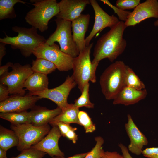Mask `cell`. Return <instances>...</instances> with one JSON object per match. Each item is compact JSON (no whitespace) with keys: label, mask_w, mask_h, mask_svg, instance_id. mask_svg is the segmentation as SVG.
Instances as JSON below:
<instances>
[{"label":"cell","mask_w":158,"mask_h":158,"mask_svg":"<svg viewBox=\"0 0 158 158\" xmlns=\"http://www.w3.org/2000/svg\"><path fill=\"white\" fill-rule=\"evenodd\" d=\"M32 54L36 58L44 59L52 62L59 71H66L73 68L74 58L61 51L55 43L49 45L44 43L35 49Z\"/></svg>","instance_id":"9c48e42d"},{"label":"cell","mask_w":158,"mask_h":158,"mask_svg":"<svg viewBox=\"0 0 158 158\" xmlns=\"http://www.w3.org/2000/svg\"><path fill=\"white\" fill-rule=\"evenodd\" d=\"M147 94L145 89L138 90L127 86L124 87L113 99L114 105L125 106L134 104L145 99Z\"/></svg>","instance_id":"ac0fdd59"},{"label":"cell","mask_w":158,"mask_h":158,"mask_svg":"<svg viewBox=\"0 0 158 158\" xmlns=\"http://www.w3.org/2000/svg\"><path fill=\"white\" fill-rule=\"evenodd\" d=\"M58 3L59 12L56 18L71 22L79 17L87 5L90 4L89 0H62Z\"/></svg>","instance_id":"2e32d148"},{"label":"cell","mask_w":158,"mask_h":158,"mask_svg":"<svg viewBox=\"0 0 158 158\" xmlns=\"http://www.w3.org/2000/svg\"><path fill=\"white\" fill-rule=\"evenodd\" d=\"M140 0H117L116 6L122 10L134 9L140 4Z\"/></svg>","instance_id":"4dcf8cb0"},{"label":"cell","mask_w":158,"mask_h":158,"mask_svg":"<svg viewBox=\"0 0 158 158\" xmlns=\"http://www.w3.org/2000/svg\"><path fill=\"white\" fill-rule=\"evenodd\" d=\"M127 117L128 122L125 125V128L130 141L128 149L132 153L139 155L142 154L143 147L147 145L148 140L137 127L131 116L128 114Z\"/></svg>","instance_id":"9a60e30c"},{"label":"cell","mask_w":158,"mask_h":158,"mask_svg":"<svg viewBox=\"0 0 158 158\" xmlns=\"http://www.w3.org/2000/svg\"><path fill=\"white\" fill-rule=\"evenodd\" d=\"M52 126H56L59 128L61 135L63 137L70 130H77V128L71 126L70 124H67L62 122H56L49 123Z\"/></svg>","instance_id":"d6a6232c"},{"label":"cell","mask_w":158,"mask_h":158,"mask_svg":"<svg viewBox=\"0 0 158 158\" xmlns=\"http://www.w3.org/2000/svg\"><path fill=\"white\" fill-rule=\"evenodd\" d=\"M31 111L19 112L1 113L0 117L8 121L11 124L17 125L31 123Z\"/></svg>","instance_id":"603a6c76"},{"label":"cell","mask_w":158,"mask_h":158,"mask_svg":"<svg viewBox=\"0 0 158 158\" xmlns=\"http://www.w3.org/2000/svg\"><path fill=\"white\" fill-rule=\"evenodd\" d=\"M93 44V43H90L74 58L72 76L81 92L89 81L92 83L96 81V71L99 63H92L90 60V54Z\"/></svg>","instance_id":"5b68a950"},{"label":"cell","mask_w":158,"mask_h":158,"mask_svg":"<svg viewBox=\"0 0 158 158\" xmlns=\"http://www.w3.org/2000/svg\"><path fill=\"white\" fill-rule=\"evenodd\" d=\"M9 90L5 85L0 84V102H2L8 99L10 96Z\"/></svg>","instance_id":"e575fe53"},{"label":"cell","mask_w":158,"mask_h":158,"mask_svg":"<svg viewBox=\"0 0 158 158\" xmlns=\"http://www.w3.org/2000/svg\"><path fill=\"white\" fill-rule=\"evenodd\" d=\"M124 158H133L130 155V154L127 153L124 156Z\"/></svg>","instance_id":"b9f144b4"},{"label":"cell","mask_w":158,"mask_h":158,"mask_svg":"<svg viewBox=\"0 0 158 158\" xmlns=\"http://www.w3.org/2000/svg\"><path fill=\"white\" fill-rule=\"evenodd\" d=\"M49 80L47 75L38 72H33L26 80L24 87L29 93L44 91L48 89Z\"/></svg>","instance_id":"ffe728a7"},{"label":"cell","mask_w":158,"mask_h":158,"mask_svg":"<svg viewBox=\"0 0 158 158\" xmlns=\"http://www.w3.org/2000/svg\"><path fill=\"white\" fill-rule=\"evenodd\" d=\"M31 68L34 72L46 75L51 73L57 69L55 65L50 61L42 58H36L32 62Z\"/></svg>","instance_id":"d4e9b609"},{"label":"cell","mask_w":158,"mask_h":158,"mask_svg":"<svg viewBox=\"0 0 158 158\" xmlns=\"http://www.w3.org/2000/svg\"><path fill=\"white\" fill-rule=\"evenodd\" d=\"M77 85L72 75H68L65 81L59 86L41 92L29 93L39 97L40 99H47L53 102L62 110L68 105V96L71 90Z\"/></svg>","instance_id":"30bf717a"},{"label":"cell","mask_w":158,"mask_h":158,"mask_svg":"<svg viewBox=\"0 0 158 158\" xmlns=\"http://www.w3.org/2000/svg\"><path fill=\"white\" fill-rule=\"evenodd\" d=\"M90 1L94 10L95 19L92 29L85 39L86 46L89 45L91 40L98 32L107 27L111 28L120 21L116 16L110 15L105 12L96 0Z\"/></svg>","instance_id":"8fae6325"},{"label":"cell","mask_w":158,"mask_h":158,"mask_svg":"<svg viewBox=\"0 0 158 158\" xmlns=\"http://www.w3.org/2000/svg\"><path fill=\"white\" fill-rule=\"evenodd\" d=\"M79 108L74 104H69L61 113L54 118L49 123L56 122H62L70 124L74 123L80 125L78 119Z\"/></svg>","instance_id":"44dd1931"},{"label":"cell","mask_w":158,"mask_h":158,"mask_svg":"<svg viewBox=\"0 0 158 158\" xmlns=\"http://www.w3.org/2000/svg\"><path fill=\"white\" fill-rule=\"evenodd\" d=\"M61 133L56 126H52L48 133L37 144L31 148L44 152L52 157H64V153L60 150L58 145Z\"/></svg>","instance_id":"5bb4252c"},{"label":"cell","mask_w":158,"mask_h":158,"mask_svg":"<svg viewBox=\"0 0 158 158\" xmlns=\"http://www.w3.org/2000/svg\"><path fill=\"white\" fill-rule=\"evenodd\" d=\"M46 154L44 152L30 148L22 150L17 156L11 158H42Z\"/></svg>","instance_id":"f546056e"},{"label":"cell","mask_w":158,"mask_h":158,"mask_svg":"<svg viewBox=\"0 0 158 158\" xmlns=\"http://www.w3.org/2000/svg\"><path fill=\"white\" fill-rule=\"evenodd\" d=\"M126 28L124 22L119 21L98 39L94 48L92 63H99L105 58L113 62L124 52L127 46L123 37Z\"/></svg>","instance_id":"6da1fadb"},{"label":"cell","mask_w":158,"mask_h":158,"mask_svg":"<svg viewBox=\"0 0 158 158\" xmlns=\"http://www.w3.org/2000/svg\"><path fill=\"white\" fill-rule=\"evenodd\" d=\"M10 128L19 138V143L17 148L20 151L30 148L38 143L51 129L48 124L41 126H36L32 123L11 124Z\"/></svg>","instance_id":"52a82bcc"},{"label":"cell","mask_w":158,"mask_h":158,"mask_svg":"<svg viewBox=\"0 0 158 158\" xmlns=\"http://www.w3.org/2000/svg\"><path fill=\"white\" fill-rule=\"evenodd\" d=\"M90 16L82 14L72 22V31L73 40L80 52L86 47L85 36L88 30Z\"/></svg>","instance_id":"e0dca14e"},{"label":"cell","mask_w":158,"mask_h":158,"mask_svg":"<svg viewBox=\"0 0 158 158\" xmlns=\"http://www.w3.org/2000/svg\"><path fill=\"white\" fill-rule=\"evenodd\" d=\"M101 158H124L123 156L117 152L104 151Z\"/></svg>","instance_id":"d590c367"},{"label":"cell","mask_w":158,"mask_h":158,"mask_svg":"<svg viewBox=\"0 0 158 158\" xmlns=\"http://www.w3.org/2000/svg\"><path fill=\"white\" fill-rule=\"evenodd\" d=\"M89 87V83L86 84L81 92L80 96L74 101V104L76 107L79 108L82 107L88 108H93L94 107V104L91 102L90 100Z\"/></svg>","instance_id":"4316f807"},{"label":"cell","mask_w":158,"mask_h":158,"mask_svg":"<svg viewBox=\"0 0 158 158\" xmlns=\"http://www.w3.org/2000/svg\"><path fill=\"white\" fill-rule=\"evenodd\" d=\"M88 152L76 154L67 158H65L64 157H54L53 158H84L88 153Z\"/></svg>","instance_id":"ab89813d"},{"label":"cell","mask_w":158,"mask_h":158,"mask_svg":"<svg viewBox=\"0 0 158 158\" xmlns=\"http://www.w3.org/2000/svg\"><path fill=\"white\" fill-rule=\"evenodd\" d=\"M56 27L55 31L46 39V42L51 45L58 42L60 50L74 58L79 54L72 34V22L56 18L54 20Z\"/></svg>","instance_id":"8992f818"},{"label":"cell","mask_w":158,"mask_h":158,"mask_svg":"<svg viewBox=\"0 0 158 158\" xmlns=\"http://www.w3.org/2000/svg\"><path fill=\"white\" fill-rule=\"evenodd\" d=\"M75 130H71L69 131L66 135L65 137L71 140L73 143H76L78 139V135L75 132Z\"/></svg>","instance_id":"8d00e7d4"},{"label":"cell","mask_w":158,"mask_h":158,"mask_svg":"<svg viewBox=\"0 0 158 158\" xmlns=\"http://www.w3.org/2000/svg\"><path fill=\"white\" fill-rule=\"evenodd\" d=\"M127 65L121 61L110 65L100 76L101 91L106 99H114L126 86L125 78Z\"/></svg>","instance_id":"3957f363"},{"label":"cell","mask_w":158,"mask_h":158,"mask_svg":"<svg viewBox=\"0 0 158 158\" xmlns=\"http://www.w3.org/2000/svg\"><path fill=\"white\" fill-rule=\"evenodd\" d=\"M12 70L0 77V83L8 88L10 94L24 95L26 92L23 89L27 78L34 72L29 64L22 65L19 63L13 64Z\"/></svg>","instance_id":"ba28073f"},{"label":"cell","mask_w":158,"mask_h":158,"mask_svg":"<svg viewBox=\"0 0 158 158\" xmlns=\"http://www.w3.org/2000/svg\"><path fill=\"white\" fill-rule=\"evenodd\" d=\"M78 119L80 125L84 127L86 133H92L95 130V125L86 112L79 111Z\"/></svg>","instance_id":"83f0119b"},{"label":"cell","mask_w":158,"mask_h":158,"mask_svg":"<svg viewBox=\"0 0 158 158\" xmlns=\"http://www.w3.org/2000/svg\"><path fill=\"white\" fill-rule=\"evenodd\" d=\"M96 144L91 150L89 152L84 158H101L104 151L102 148V145L104 141L101 136L95 138Z\"/></svg>","instance_id":"f1b7e54d"},{"label":"cell","mask_w":158,"mask_h":158,"mask_svg":"<svg viewBox=\"0 0 158 158\" xmlns=\"http://www.w3.org/2000/svg\"><path fill=\"white\" fill-rule=\"evenodd\" d=\"M13 64L11 62H8L6 63L0 67V76H1L8 72L9 68L11 67Z\"/></svg>","instance_id":"74e56055"},{"label":"cell","mask_w":158,"mask_h":158,"mask_svg":"<svg viewBox=\"0 0 158 158\" xmlns=\"http://www.w3.org/2000/svg\"><path fill=\"white\" fill-rule=\"evenodd\" d=\"M19 143V138L13 131L0 125V147L7 151L13 147L17 146Z\"/></svg>","instance_id":"7402d4cb"},{"label":"cell","mask_w":158,"mask_h":158,"mask_svg":"<svg viewBox=\"0 0 158 158\" xmlns=\"http://www.w3.org/2000/svg\"><path fill=\"white\" fill-rule=\"evenodd\" d=\"M104 4H107L114 11L115 13H116L118 16L119 19L121 21L125 22L127 19L128 15L130 12L128 11L122 10L112 4L108 0H101Z\"/></svg>","instance_id":"1f68e13d"},{"label":"cell","mask_w":158,"mask_h":158,"mask_svg":"<svg viewBox=\"0 0 158 158\" xmlns=\"http://www.w3.org/2000/svg\"><path fill=\"white\" fill-rule=\"evenodd\" d=\"M158 18V1L147 0L140 3L130 12L124 23L126 27L134 26L150 18Z\"/></svg>","instance_id":"4fadbf2b"},{"label":"cell","mask_w":158,"mask_h":158,"mask_svg":"<svg viewBox=\"0 0 158 158\" xmlns=\"http://www.w3.org/2000/svg\"><path fill=\"white\" fill-rule=\"evenodd\" d=\"M61 111V109L58 107L51 110L45 107H37L31 111V123L36 126H41L48 124Z\"/></svg>","instance_id":"d6986e66"},{"label":"cell","mask_w":158,"mask_h":158,"mask_svg":"<svg viewBox=\"0 0 158 158\" xmlns=\"http://www.w3.org/2000/svg\"><path fill=\"white\" fill-rule=\"evenodd\" d=\"M34 8L27 12L25 17L26 22L42 32L48 28L49 21L59 12L56 0H32Z\"/></svg>","instance_id":"277c9868"},{"label":"cell","mask_w":158,"mask_h":158,"mask_svg":"<svg viewBox=\"0 0 158 158\" xmlns=\"http://www.w3.org/2000/svg\"><path fill=\"white\" fill-rule=\"evenodd\" d=\"M18 3L24 4L26 3L21 0H0V20L16 18V15L14 7Z\"/></svg>","instance_id":"cb8c5ba5"},{"label":"cell","mask_w":158,"mask_h":158,"mask_svg":"<svg viewBox=\"0 0 158 158\" xmlns=\"http://www.w3.org/2000/svg\"><path fill=\"white\" fill-rule=\"evenodd\" d=\"M5 158H7V157H5Z\"/></svg>","instance_id":"ee69618b"},{"label":"cell","mask_w":158,"mask_h":158,"mask_svg":"<svg viewBox=\"0 0 158 158\" xmlns=\"http://www.w3.org/2000/svg\"><path fill=\"white\" fill-rule=\"evenodd\" d=\"M6 151L0 147V158H5L6 156Z\"/></svg>","instance_id":"60d3db41"},{"label":"cell","mask_w":158,"mask_h":158,"mask_svg":"<svg viewBox=\"0 0 158 158\" xmlns=\"http://www.w3.org/2000/svg\"><path fill=\"white\" fill-rule=\"evenodd\" d=\"M125 82L126 86L138 90L145 89V85L133 69L127 66L126 67Z\"/></svg>","instance_id":"484cf974"},{"label":"cell","mask_w":158,"mask_h":158,"mask_svg":"<svg viewBox=\"0 0 158 158\" xmlns=\"http://www.w3.org/2000/svg\"><path fill=\"white\" fill-rule=\"evenodd\" d=\"M142 154L148 158H158V147L146 148L143 150Z\"/></svg>","instance_id":"836d02e7"},{"label":"cell","mask_w":158,"mask_h":158,"mask_svg":"<svg viewBox=\"0 0 158 158\" xmlns=\"http://www.w3.org/2000/svg\"><path fill=\"white\" fill-rule=\"evenodd\" d=\"M12 30L18 33L17 36L11 37L6 35V37L0 38V42L9 44L13 49L19 50L25 57L30 56L34 49L45 42L44 37L38 34L37 29L32 27L30 28L14 26Z\"/></svg>","instance_id":"7a4b0ae2"},{"label":"cell","mask_w":158,"mask_h":158,"mask_svg":"<svg viewBox=\"0 0 158 158\" xmlns=\"http://www.w3.org/2000/svg\"><path fill=\"white\" fill-rule=\"evenodd\" d=\"M154 25L155 26H158V19L154 22Z\"/></svg>","instance_id":"7bdbcfd3"},{"label":"cell","mask_w":158,"mask_h":158,"mask_svg":"<svg viewBox=\"0 0 158 158\" xmlns=\"http://www.w3.org/2000/svg\"><path fill=\"white\" fill-rule=\"evenodd\" d=\"M6 44L0 42V65L1 64V62L3 57L6 54Z\"/></svg>","instance_id":"f35d334b"},{"label":"cell","mask_w":158,"mask_h":158,"mask_svg":"<svg viewBox=\"0 0 158 158\" xmlns=\"http://www.w3.org/2000/svg\"><path fill=\"white\" fill-rule=\"evenodd\" d=\"M41 99L37 96L29 93L24 95H13L0 102V113L19 112L34 108L36 103Z\"/></svg>","instance_id":"7c38bea8"}]
</instances>
